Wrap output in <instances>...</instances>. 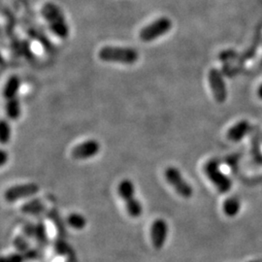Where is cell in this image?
Segmentation results:
<instances>
[{
	"label": "cell",
	"mask_w": 262,
	"mask_h": 262,
	"mask_svg": "<svg viewBox=\"0 0 262 262\" xmlns=\"http://www.w3.org/2000/svg\"><path fill=\"white\" fill-rule=\"evenodd\" d=\"M42 16L46 19L52 32L60 39L69 35V28L62 11L54 3H46L42 8Z\"/></svg>",
	"instance_id": "obj_1"
},
{
	"label": "cell",
	"mask_w": 262,
	"mask_h": 262,
	"mask_svg": "<svg viewBox=\"0 0 262 262\" xmlns=\"http://www.w3.org/2000/svg\"><path fill=\"white\" fill-rule=\"evenodd\" d=\"M98 57L105 62L131 66L138 60L139 54L133 48L107 46L99 50Z\"/></svg>",
	"instance_id": "obj_2"
},
{
	"label": "cell",
	"mask_w": 262,
	"mask_h": 262,
	"mask_svg": "<svg viewBox=\"0 0 262 262\" xmlns=\"http://www.w3.org/2000/svg\"><path fill=\"white\" fill-rule=\"evenodd\" d=\"M118 191L125 203L126 211L132 219H138L143 214V205L135 196V187L128 179H124L120 183Z\"/></svg>",
	"instance_id": "obj_3"
},
{
	"label": "cell",
	"mask_w": 262,
	"mask_h": 262,
	"mask_svg": "<svg viewBox=\"0 0 262 262\" xmlns=\"http://www.w3.org/2000/svg\"><path fill=\"white\" fill-rule=\"evenodd\" d=\"M204 172L211 183L221 192L225 193L231 188V181L225 173L220 169V164L215 159H211L204 166Z\"/></svg>",
	"instance_id": "obj_4"
},
{
	"label": "cell",
	"mask_w": 262,
	"mask_h": 262,
	"mask_svg": "<svg viewBox=\"0 0 262 262\" xmlns=\"http://www.w3.org/2000/svg\"><path fill=\"white\" fill-rule=\"evenodd\" d=\"M172 28L171 19L162 17L156 19L149 26L142 28L139 33V37L143 42H151L156 39L165 35Z\"/></svg>",
	"instance_id": "obj_5"
},
{
	"label": "cell",
	"mask_w": 262,
	"mask_h": 262,
	"mask_svg": "<svg viewBox=\"0 0 262 262\" xmlns=\"http://www.w3.org/2000/svg\"><path fill=\"white\" fill-rule=\"evenodd\" d=\"M165 179L169 185L173 187L180 196L190 198L193 195V189L191 186L184 179L179 169L170 166L165 170Z\"/></svg>",
	"instance_id": "obj_6"
},
{
	"label": "cell",
	"mask_w": 262,
	"mask_h": 262,
	"mask_svg": "<svg viewBox=\"0 0 262 262\" xmlns=\"http://www.w3.org/2000/svg\"><path fill=\"white\" fill-rule=\"evenodd\" d=\"M208 81L215 101L217 103H225L227 99V88L221 71L212 68L208 73Z\"/></svg>",
	"instance_id": "obj_7"
},
{
	"label": "cell",
	"mask_w": 262,
	"mask_h": 262,
	"mask_svg": "<svg viewBox=\"0 0 262 262\" xmlns=\"http://www.w3.org/2000/svg\"><path fill=\"white\" fill-rule=\"evenodd\" d=\"M38 191H39V187L34 183L14 186V187H10L5 191L4 198L7 202L13 203V202L18 201L19 199L35 195Z\"/></svg>",
	"instance_id": "obj_8"
},
{
	"label": "cell",
	"mask_w": 262,
	"mask_h": 262,
	"mask_svg": "<svg viewBox=\"0 0 262 262\" xmlns=\"http://www.w3.org/2000/svg\"><path fill=\"white\" fill-rule=\"evenodd\" d=\"M168 236V225L165 220L157 219L150 227L151 244L156 250H161L166 243Z\"/></svg>",
	"instance_id": "obj_9"
},
{
	"label": "cell",
	"mask_w": 262,
	"mask_h": 262,
	"mask_svg": "<svg viewBox=\"0 0 262 262\" xmlns=\"http://www.w3.org/2000/svg\"><path fill=\"white\" fill-rule=\"evenodd\" d=\"M100 150V144L96 140L84 141L77 145L72 150V158L77 160L88 159L95 157Z\"/></svg>",
	"instance_id": "obj_10"
},
{
	"label": "cell",
	"mask_w": 262,
	"mask_h": 262,
	"mask_svg": "<svg viewBox=\"0 0 262 262\" xmlns=\"http://www.w3.org/2000/svg\"><path fill=\"white\" fill-rule=\"evenodd\" d=\"M249 131H250V122L246 120H242L235 123L234 125H232L228 129L226 136L228 140L239 142L249 133Z\"/></svg>",
	"instance_id": "obj_11"
},
{
	"label": "cell",
	"mask_w": 262,
	"mask_h": 262,
	"mask_svg": "<svg viewBox=\"0 0 262 262\" xmlns=\"http://www.w3.org/2000/svg\"><path fill=\"white\" fill-rule=\"evenodd\" d=\"M19 86H20V80L18 76H12L10 77L5 84L4 88V97L6 100L13 99L17 97V94L19 92Z\"/></svg>",
	"instance_id": "obj_12"
},
{
	"label": "cell",
	"mask_w": 262,
	"mask_h": 262,
	"mask_svg": "<svg viewBox=\"0 0 262 262\" xmlns=\"http://www.w3.org/2000/svg\"><path fill=\"white\" fill-rule=\"evenodd\" d=\"M241 210V202L236 197H229L223 204V211L229 217H233L239 214Z\"/></svg>",
	"instance_id": "obj_13"
},
{
	"label": "cell",
	"mask_w": 262,
	"mask_h": 262,
	"mask_svg": "<svg viewBox=\"0 0 262 262\" xmlns=\"http://www.w3.org/2000/svg\"><path fill=\"white\" fill-rule=\"evenodd\" d=\"M6 113L11 120H18L20 116V106L18 97L6 100Z\"/></svg>",
	"instance_id": "obj_14"
},
{
	"label": "cell",
	"mask_w": 262,
	"mask_h": 262,
	"mask_svg": "<svg viewBox=\"0 0 262 262\" xmlns=\"http://www.w3.org/2000/svg\"><path fill=\"white\" fill-rule=\"evenodd\" d=\"M67 224L74 229L82 230L86 225V220L84 215L79 213H72L67 217Z\"/></svg>",
	"instance_id": "obj_15"
},
{
	"label": "cell",
	"mask_w": 262,
	"mask_h": 262,
	"mask_svg": "<svg viewBox=\"0 0 262 262\" xmlns=\"http://www.w3.org/2000/svg\"><path fill=\"white\" fill-rule=\"evenodd\" d=\"M45 210L44 204L39 201L37 199H35V201H30L26 203L25 205L21 207V211L26 214H31V215H37L41 214L43 211Z\"/></svg>",
	"instance_id": "obj_16"
},
{
	"label": "cell",
	"mask_w": 262,
	"mask_h": 262,
	"mask_svg": "<svg viewBox=\"0 0 262 262\" xmlns=\"http://www.w3.org/2000/svg\"><path fill=\"white\" fill-rule=\"evenodd\" d=\"M0 129H1L0 140H1V143L4 145V144L9 142L10 137H11V128H10L9 123L6 122L5 120H2L1 125H0Z\"/></svg>",
	"instance_id": "obj_17"
},
{
	"label": "cell",
	"mask_w": 262,
	"mask_h": 262,
	"mask_svg": "<svg viewBox=\"0 0 262 262\" xmlns=\"http://www.w3.org/2000/svg\"><path fill=\"white\" fill-rule=\"evenodd\" d=\"M35 237L37 238L38 242L41 244H45L47 242V233H46V228L45 225L42 223L36 225V232H35Z\"/></svg>",
	"instance_id": "obj_18"
},
{
	"label": "cell",
	"mask_w": 262,
	"mask_h": 262,
	"mask_svg": "<svg viewBox=\"0 0 262 262\" xmlns=\"http://www.w3.org/2000/svg\"><path fill=\"white\" fill-rule=\"evenodd\" d=\"M23 260L24 257L19 253H12L1 258V262H23Z\"/></svg>",
	"instance_id": "obj_19"
},
{
	"label": "cell",
	"mask_w": 262,
	"mask_h": 262,
	"mask_svg": "<svg viewBox=\"0 0 262 262\" xmlns=\"http://www.w3.org/2000/svg\"><path fill=\"white\" fill-rule=\"evenodd\" d=\"M15 246L19 249L20 252H28V244L27 243V241L25 240V238L18 237V238L15 240Z\"/></svg>",
	"instance_id": "obj_20"
},
{
	"label": "cell",
	"mask_w": 262,
	"mask_h": 262,
	"mask_svg": "<svg viewBox=\"0 0 262 262\" xmlns=\"http://www.w3.org/2000/svg\"><path fill=\"white\" fill-rule=\"evenodd\" d=\"M8 159V154L5 150H1V155H0V161H1V166H3L6 161Z\"/></svg>",
	"instance_id": "obj_21"
},
{
	"label": "cell",
	"mask_w": 262,
	"mask_h": 262,
	"mask_svg": "<svg viewBox=\"0 0 262 262\" xmlns=\"http://www.w3.org/2000/svg\"><path fill=\"white\" fill-rule=\"evenodd\" d=\"M257 94H258V96H259V98L262 99V84L259 85V88H258V91H257Z\"/></svg>",
	"instance_id": "obj_22"
}]
</instances>
